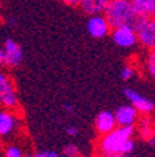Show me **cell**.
Wrapping results in <instances>:
<instances>
[{
    "label": "cell",
    "mask_w": 155,
    "mask_h": 157,
    "mask_svg": "<svg viewBox=\"0 0 155 157\" xmlns=\"http://www.w3.org/2000/svg\"><path fill=\"white\" fill-rule=\"evenodd\" d=\"M36 157H65L63 154L57 153V151H53V150H48V151H39V153L35 154Z\"/></svg>",
    "instance_id": "19"
},
{
    "label": "cell",
    "mask_w": 155,
    "mask_h": 157,
    "mask_svg": "<svg viewBox=\"0 0 155 157\" xmlns=\"http://www.w3.org/2000/svg\"><path fill=\"white\" fill-rule=\"evenodd\" d=\"M134 31L137 36V44L142 49L154 51L155 48V20L154 17H138L134 24Z\"/></svg>",
    "instance_id": "3"
},
{
    "label": "cell",
    "mask_w": 155,
    "mask_h": 157,
    "mask_svg": "<svg viewBox=\"0 0 155 157\" xmlns=\"http://www.w3.org/2000/svg\"><path fill=\"white\" fill-rule=\"evenodd\" d=\"M136 73H137V66L133 65V63H126V65L122 67V70H120V76H122V78L124 82L131 80V78L136 76Z\"/></svg>",
    "instance_id": "16"
},
{
    "label": "cell",
    "mask_w": 155,
    "mask_h": 157,
    "mask_svg": "<svg viewBox=\"0 0 155 157\" xmlns=\"http://www.w3.org/2000/svg\"><path fill=\"white\" fill-rule=\"evenodd\" d=\"M0 67H6V58H4V52L2 46H0Z\"/></svg>",
    "instance_id": "22"
},
{
    "label": "cell",
    "mask_w": 155,
    "mask_h": 157,
    "mask_svg": "<svg viewBox=\"0 0 155 157\" xmlns=\"http://www.w3.org/2000/svg\"><path fill=\"white\" fill-rule=\"evenodd\" d=\"M24 157H36L35 154H24Z\"/></svg>",
    "instance_id": "25"
},
{
    "label": "cell",
    "mask_w": 155,
    "mask_h": 157,
    "mask_svg": "<svg viewBox=\"0 0 155 157\" xmlns=\"http://www.w3.org/2000/svg\"><path fill=\"white\" fill-rule=\"evenodd\" d=\"M113 114H115L117 126H136L140 117H141L131 104L120 105L116 111H113Z\"/></svg>",
    "instance_id": "10"
},
{
    "label": "cell",
    "mask_w": 155,
    "mask_h": 157,
    "mask_svg": "<svg viewBox=\"0 0 155 157\" xmlns=\"http://www.w3.org/2000/svg\"><path fill=\"white\" fill-rule=\"evenodd\" d=\"M116 119H115V114L113 111L109 109H102L95 118V131L99 136L109 133L110 131H113L116 128Z\"/></svg>",
    "instance_id": "11"
},
{
    "label": "cell",
    "mask_w": 155,
    "mask_h": 157,
    "mask_svg": "<svg viewBox=\"0 0 155 157\" xmlns=\"http://www.w3.org/2000/svg\"><path fill=\"white\" fill-rule=\"evenodd\" d=\"M4 157H24V151L17 144H9L4 149Z\"/></svg>",
    "instance_id": "17"
},
{
    "label": "cell",
    "mask_w": 155,
    "mask_h": 157,
    "mask_svg": "<svg viewBox=\"0 0 155 157\" xmlns=\"http://www.w3.org/2000/svg\"><path fill=\"white\" fill-rule=\"evenodd\" d=\"M63 108H65V111L68 112V114H74L76 112V108H74V105L73 104H65L63 105Z\"/></svg>",
    "instance_id": "23"
},
{
    "label": "cell",
    "mask_w": 155,
    "mask_h": 157,
    "mask_svg": "<svg viewBox=\"0 0 155 157\" xmlns=\"http://www.w3.org/2000/svg\"><path fill=\"white\" fill-rule=\"evenodd\" d=\"M110 157H131L130 154H113V156H110Z\"/></svg>",
    "instance_id": "24"
},
{
    "label": "cell",
    "mask_w": 155,
    "mask_h": 157,
    "mask_svg": "<svg viewBox=\"0 0 155 157\" xmlns=\"http://www.w3.org/2000/svg\"><path fill=\"white\" fill-rule=\"evenodd\" d=\"M136 126H116L109 133L99 136L97 143V151L101 157H110L113 154H131L134 142Z\"/></svg>",
    "instance_id": "1"
},
{
    "label": "cell",
    "mask_w": 155,
    "mask_h": 157,
    "mask_svg": "<svg viewBox=\"0 0 155 157\" xmlns=\"http://www.w3.org/2000/svg\"><path fill=\"white\" fill-rule=\"evenodd\" d=\"M0 107L7 109H18L20 100L16 86L10 75L0 67Z\"/></svg>",
    "instance_id": "4"
},
{
    "label": "cell",
    "mask_w": 155,
    "mask_h": 157,
    "mask_svg": "<svg viewBox=\"0 0 155 157\" xmlns=\"http://www.w3.org/2000/svg\"><path fill=\"white\" fill-rule=\"evenodd\" d=\"M109 36L113 44L122 49H133L137 45V36L133 25H122L110 29Z\"/></svg>",
    "instance_id": "6"
},
{
    "label": "cell",
    "mask_w": 155,
    "mask_h": 157,
    "mask_svg": "<svg viewBox=\"0 0 155 157\" xmlns=\"http://www.w3.org/2000/svg\"><path fill=\"white\" fill-rule=\"evenodd\" d=\"M110 0H83L80 4V9L83 10V13L87 16H92V14H103L106 6L109 4Z\"/></svg>",
    "instance_id": "12"
},
{
    "label": "cell",
    "mask_w": 155,
    "mask_h": 157,
    "mask_svg": "<svg viewBox=\"0 0 155 157\" xmlns=\"http://www.w3.org/2000/svg\"><path fill=\"white\" fill-rule=\"evenodd\" d=\"M138 17H154L155 0H130Z\"/></svg>",
    "instance_id": "13"
},
{
    "label": "cell",
    "mask_w": 155,
    "mask_h": 157,
    "mask_svg": "<svg viewBox=\"0 0 155 157\" xmlns=\"http://www.w3.org/2000/svg\"><path fill=\"white\" fill-rule=\"evenodd\" d=\"M2 48L4 52V58H6V67H18L24 59V52L20 44L14 39L9 38L4 41Z\"/></svg>",
    "instance_id": "9"
},
{
    "label": "cell",
    "mask_w": 155,
    "mask_h": 157,
    "mask_svg": "<svg viewBox=\"0 0 155 157\" xmlns=\"http://www.w3.org/2000/svg\"><path fill=\"white\" fill-rule=\"evenodd\" d=\"M137 125H138V133L142 136V139L149 140L151 144L154 143V124L151 115H141Z\"/></svg>",
    "instance_id": "14"
},
{
    "label": "cell",
    "mask_w": 155,
    "mask_h": 157,
    "mask_svg": "<svg viewBox=\"0 0 155 157\" xmlns=\"http://www.w3.org/2000/svg\"><path fill=\"white\" fill-rule=\"evenodd\" d=\"M63 156L65 157H80V149L76 144H66L63 147Z\"/></svg>",
    "instance_id": "18"
},
{
    "label": "cell",
    "mask_w": 155,
    "mask_h": 157,
    "mask_svg": "<svg viewBox=\"0 0 155 157\" xmlns=\"http://www.w3.org/2000/svg\"><path fill=\"white\" fill-rule=\"evenodd\" d=\"M21 126L23 122L16 109L0 107V142H6L17 135Z\"/></svg>",
    "instance_id": "5"
},
{
    "label": "cell",
    "mask_w": 155,
    "mask_h": 157,
    "mask_svg": "<svg viewBox=\"0 0 155 157\" xmlns=\"http://www.w3.org/2000/svg\"><path fill=\"white\" fill-rule=\"evenodd\" d=\"M110 25L103 14H92L88 16L87 20V31L88 35L94 39H103L109 36L110 34Z\"/></svg>",
    "instance_id": "8"
},
{
    "label": "cell",
    "mask_w": 155,
    "mask_h": 157,
    "mask_svg": "<svg viewBox=\"0 0 155 157\" xmlns=\"http://www.w3.org/2000/svg\"><path fill=\"white\" fill-rule=\"evenodd\" d=\"M123 94L127 98L129 104H131L133 107L138 111L140 115H151L154 112L155 104L151 98L142 95L140 91H137L136 88L133 87H126L123 90Z\"/></svg>",
    "instance_id": "7"
},
{
    "label": "cell",
    "mask_w": 155,
    "mask_h": 157,
    "mask_svg": "<svg viewBox=\"0 0 155 157\" xmlns=\"http://www.w3.org/2000/svg\"><path fill=\"white\" fill-rule=\"evenodd\" d=\"M0 20H2V13H0Z\"/></svg>",
    "instance_id": "26"
},
{
    "label": "cell",
    "mask_w": 155,
    "mask_h": 157,
    "mask_svg": "<svg viewBox=\"0 0 155 157\" xmlns=\"http://www.w3.org/2000/svg\"><path fill=\"white\" fill-rule=\"evenodd\" d=\"M142 70L148 75L149 77L155 76V53L154 51H148L142 59Z\"/></svg>",
    "instance_id": "15"
},
{
    "label": "cell",
    "mask_w": 155,
    "mask_h": 157,
    "mask_svg": "<svg viewBox=\"0 0 155 157\" xmlns=\"http://www.w3.org/2000/svg\"><path fill=\"white\" fill-rule=\"evenodd\" d=\"M66 133L68 135V136H77L78 133H80V129H78L77 126H74V125H70V126L66 128Z\"/></svg>",
    "instance_id": "20"
},
{
    "label": "cell",
    "mask_w": 155,
    "mask_h": 157,
    "mask_svg": "<svg viewBox=\"0 0 155 157\" xmlns=\"http://www.w3.org/2000/svg\"><path fill=\"white\" fill-rule=\"evenodd\" d=\"M59 2H61L63 4H66L68 7H80L83 0H59Z\"/></svg>",
    "instance_id": "21"
},
{
    "label": "cell",
    "mask_w": 155,
    "mask_h": 157,
    "mask_svg": "<svg viewBox=\"0 0 155 157\" xmlns=\"http://www.w3.org/2000/svg\"><path fill=\"white\" fill-rule=\"evenodd\" d=\"M103 16L108 20L110 28L122 25H134L138 18L130 0H110Z\"/></svg>",
    "instance_id": "2"
}]
</instances>
